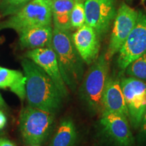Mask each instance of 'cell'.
Masks as SVG:
<instances>
[{
    "instance_id": "1",
    "label": "cell",
    "mask_w": 146,
    "mask_h": 146,
    "mask_svg": "<svg viewBox=\"0 0 146 146\" xmlns=\"http://www.w3.org/2000/svg\"><path fill=\"white\" fill-rule=\"evenodd\" d=\"M26 77V98L30 106L55 114L62 104V97L52 78L29 58L21 62Z\"/></svg>"
},
{
    "instance_id": "2",
    "label": "cell",
    "mask_w": 146,
    "mask_h": 146,
    "mask_svg": "<svg viewBox=\"0 0 146 146\" xmlns=\"http://www.w3.org/2000/svg\"><path fill=\"white\" fill-rule=\"evenodd\" d=\"M52 46L57 57L62 77L67 87L74 91L83 81L84 67L68 31L54 28Z\"/></svg>"
},
{
    "instance_id": "3",
    "label": "cell",
    "mask_w": 146,
    "mask_h": 146,
    "mask_svg": "<svg viewBox=\"0 0 146 146\" xmlns=\"http://www.w3.org/2000/svg\"><path fill=\"white\" fill-rule=\"evenodd\" d=\"M54 114L30 106L20 115V130L23 141L29 145H40L47 141L52 130Z\"/></svg>"
},
{
    "instance_id": "4",
    "label": "cell",
    "mask_w": 146,
    "mask_h": 146,
    "mask_svg": "<svg viewBox=\"0 0 146 146\" xmlns=\"http://www.w3.org/2000/svg\"><path fill=\"white\" fill-rule=\"evenodd\" d=\"M53 0H32L19 12L0 25V29H11L18 33L25 29L51 25Z\"/></svg>"
},
{
    "instance_id": "5",
    "label": "cell",
    "mask_w": 146,
    "mask_h": 146,
    "mask_svg": "<svg viewBox=\"0 0 146 146\" xmlns=\"http://www.w3.org/2000/svg\"><path fill=\"white\" fill-rule=\"evenodd\" d=\"M108 64L105 56H100L92 64L82 81L81 99L92 112L102 109V98L108 78Z\"/></svg>"
},
{
    "instance_id": "6",
    "label": "cell",
    "mask_w": 146,
    "mask_h": 146,
    "mask_svg": "<svg viewBox=\"0 0 146 146\" xmlns=\"http://www.w3.org/2000/svg\"><path fill=\"white\" fill-rule=\"evenodd\" d=\"M120 85L129 118L133 127L137 129L140 127L146 110V83L137 78L128 77L122 78Z\"/></svg>"
},
{
    "instance_id": "7",
    "label": "cell",
    "mask_w": 146,
    "mask_h": 146,
    "mask_svg": "<svg viewBox=\"0 0 146 146\" xmlns=\"http://www.w3.org/2000/svg\"><path fill=\"white\" fill-rule=\"evenodd\" d=\"M118 52V65L122 70L146 52V14L138 12L135 25Z\"/></svg>"
},
{
    "instance_id": "8",
    "label": "cell",
    "mask_w": 146,
    "mask_h": 146,
    "mask_svg": "<svg viewBox=\"0 0 146 146\" xmlns=\"http://www.w3.org/2000/svg\"><path fill=\"white\" fill-rule=\"evenodd\" d=\"M138 12L125 3L118 9L114 20V28L105 57L108 61L119 52L128 36L132 31L137 19Z\"/></svg>"
},
{
    "instance_id": "9",
    "label": "cell",
    "mask_w": 146,
    "mask_h": 146,
    "mask_svg": "<svg viewBox=\"0 0 146 146\" xmlns=\"http://www.w3.org/2000/svg\"><path fill=\"white\" fill-rule=\"evenodd\" d=\"M84 6L85 24L94 29L98 35L106 33L116 16L114 0H86Z\"/></svg>"
},
{
    "instance_id": "10",
    "label": "cell",
    "mask_w": 146,
    "mask_h": 146,
    "mask_svg": "<svg viewBox=\"0 0 146 146\" xmlns=\"http://www.w3.org/2000/svg\"><path fill=\"white\" fill-rule=\"evenodd\" d=\"M26 56L39 66L52 78L63 98L68 96V87L62 77L57 57L52 45L31 50L27 52Z\"/></svg>"
},
{
    "instance_id": "11",
    "label": "cell",
    "mask_w": 146,
    "mask_h": 146,
    "mask_svg": "<svg viewBox=\"0 0 146 146\" xmlns=\"http://www.w3.org/2000/svg\"><path fill=\"white\" fill-rule=\"evenodd\" d=\"M100 124L105 134L116 146H132L134 139L128 118L114 112H102Z\"/></svg>"
},
{
    "instance_id": "12",
    "label": "cell",
    "mask_w": 146,
    "mask_h": 146,
    "mask_svg": "<svg viewBox=\"0 0 146 146\" xmlns=\"http://www.w3.org/2000/svg\"><path fill=\"white\" fill-rule=\"evenodd\" d=\"M96 31L87 24L72 35V42L83 62L92 64L98 57L100 41Z\"/></svg>"
},
{
    "instance_id": "13",
    "label": "cell",
    "mask_w": 146,
    "mask_h": 146,
    "mask_svg": "<svg viewBox=\"0 0 146 146\" xmlns=\"http://www.w3.org/2000/svg\"><path fill=\"white\" fill-rule=\"evenodd\" d=\"M102 112L120 114L129 118L125 97L120 81L112 77L108 78L102 98Z\"/></svg>"
},
{
    "instance_id": "14",
    "label": "cell",
    "mask_w": 146,
    "mask_h": 146,
    "mask_svg": "<svg viewBox=\"0 0 146 146\" xmlns=\"http://www.w3.org/2000/svg\"><path fill=\"white\" fill-rule=\"evenodd\" d=\"M53 30L51 25L25 29L20 35V44L23 48H41L52 45Z\"/></svg>"
},
{
    "instance_id": "15",
    "label": "cell",
    "mask_w": 146,
    "mask_h": 146,
    "mask_svg": "<svg viewBox=\"0 0 146 146\" xmlns=\"http://www.w3.org/2000/svg\"><path fill=\"white\" fill-rule=\"evenodd\" d=\"M10 88L21 101L26 98V77L21 71L0 66V89Z\"/></svg>"
},
{
    "instance_id": "16",
    "label": "cell",
    "mask_w": 146,
    "mask_h": 146,
    "mask_svg": "<svg viewBox=\"0 0 146 146\" xmlns=\"http://www.w3.org/2000/svg\"><path fill=\"white\" fill-rule=\"evenodd\" d=\"M74 3V0L53 1L52 18L55 28L68 31L72 28L70 24V14Z\"/></svg>"
},
{
    "instance_id": "17",
    "label": "cell",
    "mask_w": 146,
    "mask_h": 146,
    "mask_svg": "<svg viewBox=\"0 0 146 146\" xmlns=\"http://www.w3.org/2000/svg\"><path fill=\"white\" fill-rule=\"evenodd\" d=\"M76 139L77 132L74 122L70 118H66L60 122L50 146H74Z\"/></svg>"
},
{
    "instance_id": "18",
    "label": "cell",
    "mask_w": 146,
    "mask_h": 146,
    "mask_svg": "<svg viewBox=\"0 0 146 146\" xmlns=\"http://www.w3.org/2000/svg\"><path fill=\"white\" fill-rule=\"evenodd\" d=\"M125 70L130 77L146 83V52L129 64Z\"/></svg>"
},
{
    "instance_id": "19",
    "label": "cell",
    "mask_w": 146,
    "mask_h": 146,
    "mask_svg": "<svg viewBox=\"0 0 146 146\" xmlns=\"http://www.w3.org/2000/svg\"><path fill=\"white\" fill-rule=\"evenodd\" d=\"M71 27L79 29L85 24V6L83 3L76 1L70 14Z\"/></svg>"
},
{
    "instance_id": "20",
    "label": "cell",
    "mask_w": 146,
    "mask_h": 146,
    "mask_svg": "<svg viewBox=\"0 0 146 146\" xmlns=\"http://www.w3.org/2000/svg\"><path fill=\"white\" fill-rule=\"evenodd\" d=\"M30 0H5V2L10 8H16L26 4Z\"/></svg>"
},
{
    "instance_id": "21",
    "label": "cell",
    "mask_w": 146,
    "mask_h": 146,
    "mask_svg": "<svg viewBox=\"0 0 146 146\" xmlns=\"http://www.w3.org/2000/svg\"><path fill=\"white\" fill-rule=\"evenodd\" d=\"M140 133L142 135L146 137V110L144 112L143 118H142L141 125H140Z\"/></svg>"
},
{
    "instance_id": "22",
    "label": "cell",
    "mask_w": 146,
    "mask_h": 146,
    "mask_svg": "<svg viewBox=\"0 0 146 146\" xmlns=\"http://www.w3.org/2000/svg\"><path fill=\"white\" fill-rule=\"evenodd\" d=\"M7 123V118L3 111L0 109V131L2 130Z\"/></svg>"
},
{
    "instance_id": "23",
    "label": "cell",
    "mask_w": 146,
    "mask_h": 146,
    "mask_svg": "<svg viewBox=\"0 0 146 146\" xmlns=\"http://www.w3.org/2000/svg\"><path fill=\"white\" fill-rule=\"evenodd\" d=\"M0 146H16L13 142L6 138H0Z\"/></svg>"
},
{
    "instance_id": "24",
    "label": "cell",
    "mask_w": 146,
    "mask_h": 146,
    "mask_svg": "<svg viewBox=\"0 0 146 146\" xmlns=\"http://www.w3.org/2000/svg\"><path fill=\"white\" fill-rule=\"evenodd\" d=\"M5 108H6V104H5V101L3 100L1 95L0 94V108L5 109Z\"/></svg>"
},
{
    "instance_id": "25",
    "label": "cell",
    "mask_w": 146,
    "mask_h": 146,
    "mask_svg": "<svg viewBox=\"0 0 146 146\" xmlns=\"http://www.w3.org/2000/svg\"><path fill=\"white\" fill-rule=\"evenodd\" d=\"M31 146H39V145H31Z\"/></svg>"
},
{
    "instance_id": "26",
    "label": "cell",
    "mask_w": 146,
    "mask_h": 146,
    "mask_svg": "<svg viewBox=\"0 0 146 146\" xmlns=\"http://www.w3.org/2000/svg\"><path fill=\"white\" fill-rule=\"evenodd\" d=\"M142 1H145V0H142Z\"/></svg>"
},
{
    "instance_id": "27",
    "label": "cell",
    "mask_w": 146,
    "mask_h": 146,
    "mask_svg": "<svg viewBox=\"0 0 146 146\" xmlns=\"http://www.w3.org/2000/svg\"><path fill=\"white\" fill-rule=\"evenodd\" d=\"M0 18H1V15H0Z\"/></svg>"
},
{
    "instance_id": "28",
    "label": "cell",
    "mask_w": 146,
    "mask_h": 146,
    "mask_svg": "<svg viewBox=\"0 0 146 146\" xmlns=\"http://www.w3.org/2000/svg\"><path fill=\"white\" fill-rule=\"evenodd\" d=\"M129 1H131V0H129Z\"/></svg>"
},
{
    "instance_id": "29",
    "label": "cell",
    "mask_w": 146,
    "mask_h": 146,
    "mask_svg": "<svg viewBox=\"0 0 146 146\" xmlns=\"http://www.w3.org/2000/svg\"><path fill=\"white\" fill-rule=\"evenodd\" d=\"M53 1H54V0H53Z\"/></svg>"
}]
</instances>
